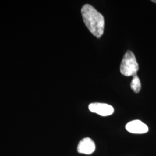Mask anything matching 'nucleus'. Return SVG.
Instances as JSON below:
<instances>
[{"mask_svg":"<svg viewBox=\"0 0 156 156\" xmlns=\"http://www.w3.org/2000/svg\"><path fill=\"white\" fill-rule=\"evenodd\" d=\"M84 23L91 33L98 38L104 34L105 21L102 15L93 6L86 4L81 9Z\"/></svg>","mask_w":156,"mask_h":156,"instance_id":"1","label":"nucleus"},{"mask_svg":"<svg viewBox=\"0 0 156 156\" xmlns=\"http://www.w3.org/2000/svg\"><path fill=\"white\" fill-rule=\"evenodd\" d=\"M89 109L91 112L97 113L102 116H110L114 112L113 106L105 103H91L89 105Z\"/></svg>","mask_w":156,"mask_h":156,"instance_id":"3","label":"nucleus"},{"mask_svg":"<svg viewBox=\"0 0 156 156\" xmlns=\"http://www.w3.org/2000/svg\"><path fill=\"white\" fill-rule=\"evenodd\" d=\"M120 73L126 76H133L139 70V65L135 56L131 50H127L120 64Z\"/></svg>","mask_w":156,"mask_h":156,"instance_id":"2","label":"nucleus"},{"mask_svg":"<svg viewBox=\"0 0 156 156\" xmlns=\"http://www.w3.org/2000/svg\"><path fill=\"white\" fill-rule=\"evenodd\" d=\"M152 2H153L154 3H156V0H153V1H152Z\"/></svg>","mask_w":156,"mask_h":156,"instance_id":"7","label":"nucleus"},{"mask_svg":"<svg viewBox=\"0 0 156 156\" xmlns=\"http://www.w3.org/2000/svg\"><path fill=\"white\" fill-rule=\"evenodd\" d=\"M131 88L134 91V92L138 93L141 89V83L140 78H138L137 74L133 76V79L131 83Z\"/></svg>","mask_w":156,"mask_h":156,"instance_id":"6","label":"nucleus"},{"mask_svg":"<svg viewBox=\"0 0 156 156\" xmlns=\"http://www.w3.org/2000/svg\"><path fill=\"white\" fill-rule=\"evenodd\" d=\"M126 128L127 131L132 134H145L149 131L147 126L140 120H135L128 122L126 126Z\"/></svg>","mask_w":156,"mask_h":156,"instance_id":"4","label":"nucleus"},{"mask_svg":"<svg viewBox=\"0 0 156 156\" xmlns=\"http://www.w3.org/2000/svg\"><path fill=\"white\" fill-rule=\"evenodd\" d=\"M95 145L94 142L89 137L81 140L78 145L77 151L79 153L91 154L94 152Z\"/></svg>","mask_w":156,"mask_h":156,"instance_id":"5","label":"nucleus"}]
</instances>
